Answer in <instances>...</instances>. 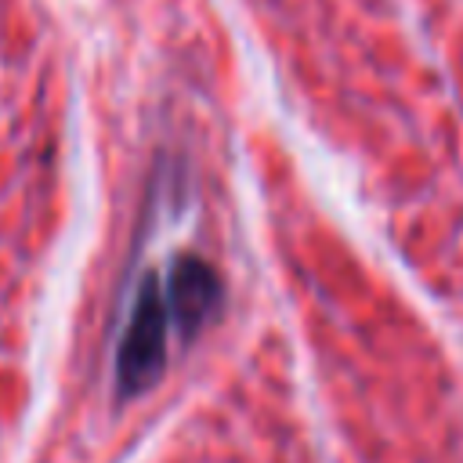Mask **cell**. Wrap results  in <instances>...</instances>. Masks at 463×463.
<instances>
[{
	"mask_svg": "<svg viewBox=\"0 0 463 463\" xmlns=\"http://www.w3.org/2000/svg\"><path fill=\"white\" fill-rule=\"evenodd\" d=\"M163 300H166V315H170V322H177L181 336H195L210 322V315L221 300L217 271L199 257H177L170 264Z\"/></svg>",
	"mask_w": 463,
	"mask_h": 463,
	"instance_id": "2",
	"label": "cell"
},
{
	"mask_svg": "<svg viewBox=\"0 0 463 463\" xmlns=\"http://www.w3.org/2000/svg\"><path fill=\"white\" fill-rule=\"evenodd\" d=\"M166 300L159 289L156 275H145L137 293H134V307H130V322L119 336L116 347V383L119 394H141L145 387H152L163 373L166 362Z\"/></svg>",
	"mask_w": 463,
	"mask_h": 463,
	"instance_id": "1",
	"label": "cell"
}]
</instances>
